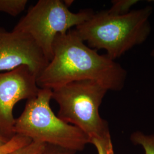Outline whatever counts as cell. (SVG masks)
Listing matches in <instances>:
<instances>
[{
	"label": "cell",
	"instance_id": "cell-7",
	"mask_svg": "<svg viewBox=\"0 0 154 154\" xmlns=\"http://www.w3.org/2000/svg\"><path fill=\"white\" fill-rule=\"evenodd\" d=\"M49 63L43 51L25 33L0 28V72L28 67L37 78Z\"/></svg>",
	"mask_w": 154,
	"mask_h": 154
},
{
	"label": "cell",
	"instance_id": "cell-11",
	"mask_svg": "<svg viewBox=\"0 0 154 154\" xmlns=\"http://www.w3.org/2000/svg\"><path fill=\"white\" fill-rule=\"evenodd\" d=\"M132 141L142 146L145 154H154V135H145L141 132H137L132 134Z\"/></svg>",
	"mask_w": 154,
	"mask_h": 154
},
{
	"label": "cell",
	"instance_id": "cell-17",
	"mask_svg": "<svg viewBox=\"0 0 154 154\" xmlns=\"http://www.w3.org/2000/svg\"><path fill=\"white\" fill-rule=\"evenodd\" d=\"M151 55H152V56H153L154 57V50H152V51L151 52Z\"/></svg>",
	"mask_w": 154,
	"mask_h": 154
},
{
	"label": "cell",
	"instance_id": "cell-5",
	"mask_svg": "<svg viewBox=\"0 0 154 154\" xmlns=\"http://www.w3.org/2000/svg\"><path fill=\"white\" fill-rule=\"evenodd\" d=\"M94 14L90 9L73 13L63 1L39 0L29 9L13 29L30 36L50 62L56 37L82 24Z\"/></svg>",
	"mask_w": 154,
	"mask_h": 154
},
{
	"label": "cell",
	"instance_id": "cell-6",
	"mask_svg": "<svg viewBox=\"0 0 154 154\" xmlns=\"http://www.w3.org/2000/svg\"><path fill=\"white\" fill-rule=\"evenodd\" d=\"M39 90L37 77L27 66L0 72V136L10 140L16 135L14 106L20 100L36 97Z\"/></svg>",
	"mask_w": 154,
	"mask_h": 154
},
{
	"label": "cell",
	"instance_id": "cell-9",
	"mask_svg": "<svg viewBox=\"0 0 154 154\" xmlns=\"http://www.w3.org/2000/svg\"><path fill=\"white\" fill-rule=\"evenodd\" d=\"M137 0H116L112 1V6L107 11L110 14L123 16L130 11L132 6L138 3Z\"/></svg>",
	"mask_w": 154,
	"mask_h": 154
},
{
	"label": "cell",
	"instance_id": "cell-12",
	"mask_svg": "<svg viewBox=\"0 0 154 154\" xmlns=\"http://www.w3.org/2000/svg\"><path fill=\"white\" fill-rule=\"evenodd\" d=\"M90 143L95 147L98 154H114L111 137L93 139Z\"/></svg>",
	"mask_w": 154,
	"mask_h": 154
},
{
	"label": "cell",
	"instance_id": "cell-16",
	"mask_svg": "<svg viewBox=\"0 0 154 154\" xmlns=\"http://www.w3.org/2000/svg\"><path fill=\"white\" fill-rule=\"evenodd\" d=\"M64 1L65 4L68 8H69L70 6L72 5V4L73 2H74V1H72V0H65V1Z\"/></svg>",
	"mask_w": 154,
	"mask_h": 154
},
{
	"label": "cell",
	"instance_id": "cell-1",
	"mask_svg": "<svg viewBox=\"0 0 154 154\" xmlns=\"http://www.w3.org/2000/svg\"><path fill=\"white\" fill-rule=\"evenodd\" d=\"M126 78L121 65L87 46L74 29L56 37L53 58L37 83L40 88L53 90L72 82L92 80L108 90L119 91Z\"/></svg>",
	"mask_w": 154,
	"mask_h": 154
},
{
	"label": "cell",
	"instance_id": "cell-3",
	"mask_svg": "<svg viewBox=\"0 0 154 154\" xmlns=\"http://www.w3.org/2000/svg\"><path fill=\"white\" fill-rule=\"evenodd\" d=\"M51 95V89L40 88L36 97L27 100L22 114L16 119L15 134L34 142L82 151L90 143V139L81 130L55 116L50 106Z\"/></svg>",
	"mask_w": 154,
	"mask_h": 154
},
{
	"label": "cell",
	"instance_id": "cell-13",
	"mask_svg": "<svg viewBox=\"0 0 154 154\" xmlns=\"http://www.w3.org/2000/svg\"><path fill=\"white\" fill-rule=\"evenodd\" d=\"M46 144L32 141L8 154H41Z\"/></svg>",
	"mask_w": 154,
	"mask_h": 154
},
{
	"label": "cell",
	"instance_id": "cell-4",
	"mask_svg": "<svg viewBox=\"0 0 154 154\" xmlns=\"http://www.w3.org/2000/svg\"><path fill=\"white\" fill-rule=\"evenodd\" d=\"M52 90L51 99L59 105L58 116L81 130L90 140L110 137L108 123L99 109L108 90L96 81L82 80Z\"/></svg>",
	"mask_w": 154,
	"mask_h": 154
},
{
	"label": "cell",
	"instance_id": "cell-8",
	"mask_svg": "<svg viewBox=\"0 0 154 154\" xmlns=\"http://www.w3.org/2000/svg\"><path fill=\"white\" fill-rule=\"evenodd\" d=\"M27 0H0V11L16 17L23 11Z\"/></svg>",
	"mask_w": 154,
	"mask_h": 154
},
{
	"label": "cell",
	"instance_id": "cell-2",
	"mask_svg": "<svg viewBox=\"0 0 154 154\" xmlns=\"http://www.w3.org/2000/svg\"><path fill=\"white\" fill-rule=\"evenodd\" d=\"M151 6L131 11L123 16L110 14L107 11L95 13L75 30L84 42L94 49L105 50L112 60L143 44L151 33Z\"/></svg>",
	"mask_w": 154,
	"mask_h": 154
},
{
	"label": "cell",
	"instance_id": "cell-14",
	"mask_svg": "<svg viewBox=\"0 0 154 154\" xmlns=\"http://www.w3.org/2000/svg\"><path fill=\"white\" fill-rule=\"evenodd\" d=\"M75 151L60 146L46 144L41 154H75Z\"/></svg>",
	"mask_w": 154,
	"mask_h": 154
},
{
	"label": "cell",
	"instance_id": "cell-15",
	"mask_svg": "<svg viewBox=\"0 0 154 154\" xmlns=\"http://www.w3.org/2000/svg\"><path fill=\"white\" fill-rule=\"evenodd\" d=\"M11 140V139H10ZM9 140H8L7 139L4 138L1 136H0V146H2L3 145H4L5 144L7 143Z\"/></svg>",
	"mask_w": 154,
	"mask_h": 154
},
{
	"label": "cell",
	"instance_id": "cell-10",
	"mask_svg": "<svg viewBox=\"0 0 154 154\" xmlns=\"http://www.w3.org/2000/svg\"><path fill=\"white\" fill-rule=\"evenodd\" d=\"M32 142V140L29 138L16 134L4 145L0 146V154H9L11 151L28 144Z\"/></svg>",
	"mask_w": 154,
	"mask_h": 154
}]
</instances>
